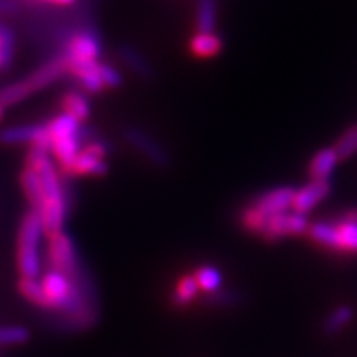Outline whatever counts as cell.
Returning <instances> with one entry per match:
<instances>
[{"mask_svg": "<svg viewBox=\"0 0 357 357\" xmlns=\"http://www.w3.org/2000/svg\"><path fill=\"white\" fill-rule=\"evenodd\" d=\"M45 126L50 137L52 155L56 159L61 171L66 174L77 155L82 153L83 146L93 139L91 134L83 126V123L65 111L52 118Z\"/></svg>", "mask_w": 357, "mask_h": 357, "instance_id": "6da1fadb", "label": "cell"}, {"mask_svg": "<svg viewBox=\"0 0 357 357\" xmlns=\"http://www.w3.org/2000/svg\"><path fill=\"white\" fill-rule=\"evenodd\" d=\"M45 235L42 218L30 208L20 222L19 240H17V263L22 278L37 280L42 271V257L40 245Z\"/></svg>", "mask_w": 357, "mask_h": 357, "instance_id": "7a4b0ae2", "label": "cell"}, {"mask_svg": "<svg viewBox=\"0 0 357 357\" xmlns=\"http://www.w3.org/2000/svg\"><path fill=\"white\" fill-rule=\"evenodd\" d=\"M123 139L126 141L132 151H136L142 159H146L151 166L155 169H169L172 166V155L167 151V147L151 136L149 132L139 126L128 124L123 128Z\"/></svg>", "mask_w": 357, "mask_h": 357, "instance_id": "3957f363", "label": "cell"}, {"mask_svg": "<svg viewBox=\"0 0 357 357\" xmlns=\"http://www.w3.org/2000/svg\"><path fill=\"white\" fill-rule=\"evenodd\" d=\"M101 53L102 42L100 33L93 26H84L66 40L65 53L61 56L65 58L66 66L71 68L77 65L96 63L100 61Z\"/></svg>", "mask_w": 357, "mask_h": 357, "instance_id": "277c9868", "label": "cell"}, {"mask_svg": "<svg viewBox=\"0 0 357 357\" xmlns=\"http://www.w3.org/2000/svg\"><path fill=\"white\" fill-rule=\"evenodd\" d=\"M294 190L296 189L291 185L273 187V189L263 192V194L258 195V197L253 200V202L250 204L247 208L258 218V220L261 222L263 230H265L266 223L271 217L291 211Z\"/></svg>", "mask_w": 357, "mask_h": 357, "instance_id": "5b68a950", "label": "cell"}, {"mask_svg": "<svg viewBox=\"0 0 357 357\" xmlns=\"http://www.w3.org/2000/svg\"><path fill=\"white\" fill-rule=\"evenodd\" d=\"M48 260H50L52 270L60 271L66 276H75L83 270L78 250L75 247L73 238L66 231H58L55 235H50Z\"/></svg>", "mask_w": 357, "mask_h": 357, "instance_id": "8992f818", "label": "cell"}, {"mask_svg": "<svg viewBox=\"0 0 357 357\" xmlns=\"http://www.w3.org/2000/svg\"><path fill=\"white\" fill-rule=\"evenodd\" d=\"M307 229H310L307 215L288 211L280 213V215L271 217L268 220L265 230L261 234V238L266 240V242H278V240L287 238V236L305 235Z\"/></svg>", "mask_w": 357, "mask_h": 357, "instance_id": "52a82bcc", "label": "cell"}, {"mask_svg": "<svg viewBox=\"0 0 357 357\" xmlns=\"http://www.w3.org/2000/svg\"><path fill=\"white\" fill-rule=\"evenodd\" d=\"M0 142L6 146L26 144L50 147V137H48L45 124H12V126L0 129Z\"/></svg>", "mask_w": 357, "mask_h": 357, "instance_id": "ba28073f", "label": "cell"}, {"mask_svg": "<svg viewBox=\"0 0 357 357\" xmlns=\"http://www.w3.org/2000/svg\"><path fill=\"white\" fill-rule=\"evenodd\" d=\"M331 181H312V178H310L305 185L294 190L291 211L307 215L318 205L323 204L331 195Z\"/></svg>", "mask_w": 357, "mask_h": 357, "instance_id": "9c48e42d", "label": "cell"}, {"mask_svg": "<svg viewBox=\"0 0 357 357\" xmlns=\"http://www.w3.org/2000/svg\"><path fill=\"white\" fill-rule=\"evenodd\" d=\"M68 73V66H66V61L63 56H56L52 58L50 61L43 63L42 66H38L37 70H33L32 73L26 75L24 78V82L29 86L30 93H37L42 91V89L48 88L50 84L56 83L58 79H61L65 75Z\"/></svg>", "mask_w": 357, "mask_h": 357, "instance_id": "30bf717a", "label": "cell"}, {"mask_svg": "<svg viewBox=\"0 0 357 357\" xmlns=\"http://www.w3.org/2000/svg\"><path fill=\"white\" fill-rule=\"evenodd\" d=\"M118 56L121 63L136 75L142 82H153L155 78V70L144 53L131 43H123L118 47Z\"/></svg>", "mask_w": 357, "mask_h": 357, "instance_id": "8fae6325", "label": "cell"}, {"mask_svg": "<svg viewBox=\"0 0 357 357\" xmlns=\"http://www.w3.org/2000/svg\"><path fill=\"white\" fill-rule=\"evenodd\" d=\"M108 162L105 155L98 154L91 147L83 146L82 153L77 155L68 169V176H88V177H102L108 174Z\"/></svg>", "mask_w": 357, "mask_h": 357, "instance_id": "7c38bea8", "label": "cell"}, {"mask_svg": "<svg viewBox=\"0 0 357 357\" xmlns=\"http://www.w3.org/2000/svg\"><path fill=\"white\" fill-rule=\"evenodd\" d=\"M341 162L337 158L336 149L333 146H326L312 155L307 166V176L312 181H331L337 164Z\"/></svg>", "mask_w": 357, "mask_h": 357, "instance_id": "4fadbf2b", "label": "cell"}, {"mask_svg": "<svg viewBox=\"0 0 357 357\" xmlns=\"http://www.w3.org/2000/svg\"><path fill=\"white\" fill-rule=\"evenodd\" d=\"M189 50L197 58H215L223 50V40L217 32H197L190 38Z\"/></svg>", "mask_w": 357, "mask_h": 357, "instance_id": "5bb4252c", "label": "cell"}, {"mask_svg": "<svg viewBox=\"0 0 357 357\" xmlns=\"http://www.w3.org/2000/svg\"><path fill=\"white\" fill-rule=\"evenodd\" d=\"M20 185H22V190H24L26 200H29L30 208L38 213L40 208H42V205H43V200H45L42 181H40L38 172L35 171L33 167L25 166L24 171L20 172Z\"/></svg>", "mask_w": 357, "mask_h": 357, "instance_id": "9a60e30c", "label": "cell"}, {"mask_svg": "<svg viewBox=\"0 0 357 357\" xmlns=\"http://www.w3.org/2000/svg\"><path fill=\"white\" fill-rule=\"evenodd\" d=\"M306 235L310 236L312 243L319 245L326 250L331 252H339V242H337V230L333 220H319L314 223H310Z\"/></svg>", "mask_w": 357, "mask_h": 357, "instance_id": "2e32d148", "label": "cell"}, {"mask_svg": "<svg viewBox=\"0 0 357 357\" xmlns=\"http://www.w3.org/2000/svg\"><path fill=\"white\" fill-rule=\"evenodd\" d=\"M61 108H63L65 113L78 119L79 123L88 121L89 116H91V102H89L86 95L77 91V89L65 93L63 98H61Z\"/></svg>", "mask_w": 357, "mask_h": 357, "instance_id": "e0dca14e", "label": "cell"}, {"mask_svg": "<svg viewBox=\"0 0 357 357\" xmlns=\"http://www.w3.org/2000/svg\"><path fill=\"white\" fill-rule=\"evenodd\" d=\"M96 63H84V65H77L68 68V73L73 75L77 78V82L79 83L84 91L89 93V95H98L105 89V84L100 79V75H98V68Z\"/></svg>", "mask_w": 357, "mask_h": 357, "instance_id": "ac0fdd59", "label": "cell"}, {"mask_svg": "<svg viewBox=\"0 0 357 357\" xmlns=\"http://www.w3.org/2000/svg\"><path fill=\"white\" fill-rule=\"evenodd\" d=\"M218 22V0H195V30L215 32Z\"/></svg>", "mask_w": 357, "mask_h": 357, "instance_id": "d6986e66", "label": "cell"}, {"mask_svg": "<svg viewBox=\"0 0 357 357\" xmlns=\"http://www.w3.org/2000/svg\"><path fill=\"white\" fill-rule=\"evenodd\" d=\"M333 222L337 230L339 253H357V222L347 220L342 215Z\"/></svg>", "mask_w": 357, "mask_h": 357, "instance_id": "ffe728a7", "label": "cell"}, {"mask_svg": "<svg viewBox=\"0 0 357 357\" xmlns=\"http://www.w3.org/2000/svg\"><path fill=\"white\" fill-rule=\"evenodd\" d=\"M29 96H32V93H30L24 78L17 79V82L8 83L6 86L0 88V106H2L3 109H7L10 108V106H15L19 105V102L25 101Z\"/></svg>", "mask_w": 357, "mask_h": 357, "instance_id": "44dd1931", "label": "cell"}, {"mask_svg": "<svg viewBox=\"0 0 357 357\" xmlns=\"http://www.w3.org/2000/svg\"><path fill=\"white\" fill-rule=\"evenodd\" d=\"M200 291L197 280H195L194 275H185L178 280L176 284V291H174L172 303L176 306H187L190 301L195 300Z\"/></svg>", "mask_w": 357, "mask_h": 357, "instance_id": "7402d4cb", "label": "cell"}, {"mask_svg": "<svg viewBox=\"0 0 357 357\" xmlns=\"http://www.w3.org/2000/svg\"><path fill=\"white\" fill-rule=\"evenodd\" d=\"M19 289H20V293L26 298V300L32 301L33 305L42 307V310L52 311L50 301H48L47 294H45V291H43L42 283H40L38 280L22 278L20 283H19Z\"/></svg>", "mask_w": 357, "mask_h": 357, "instance_id": "603a6c76", "label": "cell"}, {"mask_svg": "<svg viewBox=\"0 0 357 357\" xmlns=\"http://www.w3.org/2000/svg\"><path fill=\"white\" fill-rule=\"evenodd\" d=\"M197 280V284L200 291H205L208 294L217 293L222 287V273L212 265H204L195 270V273H192Z\"/></svg>", "mask_w": 357, "mask_h": 357, "instance_id": "cb8c5ba5", "label": "cell"}, {"mask_svg": "<svg viewBox=\"0 0 357 357\" xmlns=\"http://www.w3.org/2000/svg\"><path fill=\"white\" fill-rule=\"evenodd\" d=\"M15 56V33L8 25L0 24V71L12 66Z\"/></svg>", "mask_w": 357, "mask_h": 357, "instance_id": "d4e9b609", "label": "cell"}, {"mask_svg": "<svg viewBox=\"0 0 357 357\" xmlns=\"http://www.w3.org/2000/svg\"><path fill=\"white\" fill-rule=\"evenodd\" d=\"M336 149L339 160H347L352 155L357 154V124H352L346 129L341 136L337 137L336 144L333 146Z\"/></svg>", "mask_w": 357, "mask_h": 357, "instance_id": "484cf974", "label": "cell"}, {"mask_svg": "<svg viewBox=\"0 0 357 357\" xmlns=\"http://www.w3.org/2000/svg\"><path fill=\"white\" fill-rule=\"evenodd\" d=\"M352 319V310L349 306H341L333 311V314L326 319L324 331L328 334H336L344 329V326Z\"/></svg>", "mask_w": 357, "mask_h": 357, "instance_id": "4316f807", "label": "cell"}, {"mask_svg": "<svg viewBox=\"0 0 357 357\" xmlns=\"http://www.w3.org/2000/svg\"><path fill=\"white\" fill-rule=\"evenodd\" d=\"M96 68H98V75H100V79L102 82V84H105V88L116 89V88L123 86V83H124L123 73L116 68V66L98 61Z\"/></svg>", "mask_w": 357, "mask_h": 357, "instance_id": "83f0119b", "label": "cell"}, {"mask_svg": "<svg viewBox=\"0 0 357 357\" xmlns=\"http://www.w3.org/2000/svg\"><path fill=\"white\" fill-rule=\"evenodd\" d=\"M29 331L19 326H8L0 328V344H22L29 339Z\"/></svg>", "mask_w": 357, "mask_h": 357, "instance_id": "f1b7e54d", "label": "cell"}, {"mask_svg": "<svg viewBox=\"0 0 357 357\" xmlns=\"http://www.w3.org/2000/svg\"><path fill=\"white\" fill-rule=\"evenodd\" d=\"M43 2L48 3H55V6H73L77 0H43Z\"/></svg>", "mask_w": 357, "mask_h": 357, "instance_id": "f546056e", "label": "cell"}, {"mask_svg": "<svg viewBox=\"0 0 357 357\" xmlns=\"http://www.w3.org/2000/svg\"><path fill=\"white\" fill-rule=\"evenodd\" d=\"M3 114H6V109H3L2 106H0V121H2V119H3Z\"/></svg>", "mask_w": 357, "mask_h": 357, "instance_id": "4dcf8cb0", "label": "cell"}]
</instances>
